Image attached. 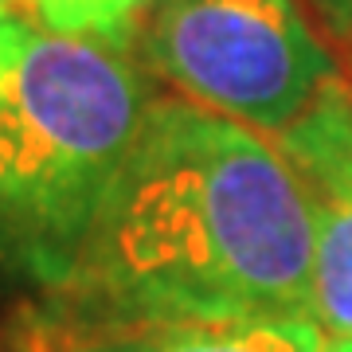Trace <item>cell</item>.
I'll return each instance as SVG.
<instances>
[{
    "label": "cell",
    "mask_w": 352,
    "mask_h": 352,
    "mask_svg": "<svg viewBox=\"0 0 352 352\" xmlns=\"http://www.w3.org/2000/svg\"><path fill=\"white\" fill-rule=\"evenodd\" d=\"M20 20H24V16L16 12L12 0H0V67H4V55L12 47L16 32H20Z\"/></svg>",
    "instance_id": "obj_8"
},
{
    "label": "cell",
    "mask_w": 352,
    "mask_h": 352,
    "mask_svg": "<svg viewBox=\"0 0 352 352\" xmlns=\"http://www.w3.org/2000/svg\"><path fill=\"white\" fill-rule=\"evenodd\" d=\"M314 219V321L329 344H352V98L344 82L278 133Z\"/></svg>",
    "instance_id": "obj_4"
},
{
    "label": "cell",
    "mask_w": 352,
    "mask_h": 352,
    "mask_svg": "<svg viewBox=\"0 0 352 352\" xmlns=\"http://www.w3.org/2000/svg\"><path fill=\"white\" fill-rule=\"evenodd\" d=\"M16 12L32 24L59 32V36H82L126 47L133 39V28L141 20L138 0H12Z\"/></svg>",
    "instance_id": "obj_6"
},
{
    "label": "cell",
    "mask_w": 352,
    "mask_h": 352,
    "mask_svg": "<svg viewBox=\"0 0 352 352\" xmlns=\"http://www.w3.org/2000/svg\"><path fill=\"white\" fill-rule=\"evenodd\" d=\"M118 43L20 20L0 67V270L59 298L153 110Z\"/></svg>",
    "instance_id": "obj_2"
},
{
    "label": "cell",
    "mask_w": 352,
    "mask_h": 352,
    "mask_svg": "<svg viewBox=\"0 0 352 352\" xmlns=\"http://www.w3.org/2000/svg\"><path fill=\"white\" fill-rule=\"evenodd\" d=\"M309 8L325 24L329 36L344 47H352V0H309Z\"/></svg>",
    "instance_id": "obj_7"
},
{
    "label": "cell",
    "mask_w": 352,
    "mask_h": 352,
    "mask_svg": "<svg viewBox=\"0 0 352 352\" xmlns=\"http://www.w3.org/2000/svg\"><path fill=\"white\" fill-rule=\"evenodd\" d=\"M325 352H352L349 344H325Z\"/></svg>",
    "instance_id": "obj_9"
},
{
    "label": "cell",
    "mask_w": 352,
    "mask_h": 352,
    "mask_svg": "<svg viewBox=\"0 0 352 352\" xmlns=\"http://www.w3.org/2000/svg\"><path fill=\"white\" fill-rule=\"evenodd\" d=\"M325 344L314 317H243L78 329L55 352H325Z\"/></svg>",
    "instance_id": "obj_5"
},
{
    "label": "cell",
    "mask_w": 352,
    "mask_h": 352,
    "mask_svg": "<svg viewBox=\"0 0 352 352\" xmlns=\"http://www.w3.org/2000/svg\"><path fill=\"white\" fill-rule=\"evenodd\" d=\"M138 4H141V8H149V4H153V0H138Z\"/></svg>",
    "instance_id": "obj_10"
},
{
    "label": "cell",
    "mask_w": 352,
    "mask_h": 352,
    "mask_svg": "<svg viewBox=\"0 0 352 352\" xmlns=\"http://www.w3.org/2000/svg\"><path fill=\"white\" fill-rule=\"evenodd\" d=\"M349 349H352V344H349Z\"/></svg>",
    "instance_id": "obj_11"
},
{
    "label": "cell",
    "mask_w": 352,
    "mask_h": 352,
    "mask_svg": "<svg viewBox=\"0 0 352 352\" xmlns=\"http://www.w3.org/2000/svg\"><path fill=\"white\" fill-rule=\"evenodd\" d=\"M314 247L278 145L157 98L59 302L78 329L314 317Z\"/></svg>",
    "instance_id": "obj_1"
},
{
    "label": "cell",
    "mask_w": 352,
    "mask_h": 352,
    "mask_svg": "<svg viewBox=\"0 0 352 352\" xmlns=\"http://www.w3.org/2000/svg\"><path fill=\"white\" fill-rule=\"evenodd\" d=\"M145 63L180 98L274 138L340 82L298 0H153Z\"/></svg>",
    "instance_id": "obj_3"
}]
</instances>
